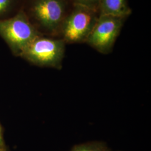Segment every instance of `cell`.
<instances>
[{"instance_id": "10", "label": "cell", "mask_w": 151, "mask_h": 151, "mask_svg": "<svg viewBox=\"0 0 151 151\" xmlns=\"http://www.w3.org/2000/svg\"><path fill=\"white\" fill-rule=\"evenodd\" d=\"M4 133H3V128L2 125L0 124V147L4 148L6 147L4 139Z\"/></svg>"}, {"instance_id": "11", "label": "cell", "mask_w": 151, "mask_h": 151, "mask_svg": "<svg viewBox=\"0 0 151 151\" xmlns=\"http://www.w3.org/2000/svg\"><path fill=\"white\" fill-rule=\"evenodd\" d=\"M0 151H8L6 147H4V148H1L0 147Z\"/></svg>"}, {"instance_id": "9", "label": "cell", "mask_w": 151, "mask_h": 151, "mask_svg": "<svg viewBox=\"0 0 151 151\" xmlns=\"http://www.w3.org/2000/svg\"><path fill=\"white\" fill-rule=\"evenodd\" d=\"M72 4L84 6L99 11V0H70Z\"/></svg>"}, {"instance_id": "7", "label": "cell", "mask_w": 151, "mask_h": 151, "mask_svg": "<svg viewBox=\"0 0 151 151\" xmlns=\"http://www.w3.org/2000/svg\"><path fill=\"white\" fill-rule=\"evenodd\" d=\"M24 0H0V20L14 16L22 7Z\"/></svg>"}, {"instance_id": "6", "label": "cell", "mask_w": 151, "mask_h": 151, "mask_svg": "<svg viewBox=\"0 0 151 151\" xmlns=\"http://www.w3.org/2000/svg\"><path fill=\"white\" fill-rule=\"evenodd\" d=\"M100 15L128 17L132 10L128 0H99Z\"/></svg>"}, {"instance_id": "3", "label": "cell", "mask_w": 151, "mask_h": 151, "mask_svg": "<svg viewBox=\"0 0 151 151\" xmlns=\"http://www.w3.org/2000/svg\"><path fill=\"white\" fill-rule=\"evenodd\" d=\"M99 16L97 10L72 4L62 24L59 38L66 44L86 43Z\"/></svg>"}, {"instance_id": "1", "label": "cell", "mask_w": 151, "mask_h": 151, "mask_svg": "<svg viewBox=\"0 0 151 151\" xmlns=\"http://www.w3.org/2000/svg\"><path fill=\"white\" fill-rule=\"evenodd\" d=\"M72 5L70 0H24L22 9L41 35L59 38Z\"/></svg>"}, {"instance_id": "4", "label": "cell", "mask_w": 151, "mask_h": 151, "mask_svg": "<svg viewBox=\"0 0 151 151\" xmlns=\"http://www.w3.org/2000/svg\"><path fill=\"white\" fill-rule=\"evenodd\" d=\"M40 35L22 9L14 16L0 20V37L16 57H20L27 46Z\"/></svg>"}, {"instance_id": "8", "label": "cell", "mask_w": 151, "mask_h": 151, "mask_svg": "<svg viewBox=\"0 0 151 151\" xmlns=\"http://www.w3.org/2000/svg\"><path fill=\"white\" fill-rule=\"evenodd\" d=\"M70 151H109V150L104 142H91L74 146Z\"/></svg>"}, {"instance_id": "2", "label": "cell", "mask_w": 151, "mask_h": 151, "mask_svg": "<svg viewBox=\"0 0 151 151\" xmlns=\"http://www.w3.org/2000/svg\"><path fill=\"white\" fill-rule=\"evenodd\" d=\"M65 44L61 38L40 35L27 46L20 57L38 67L60 70Z\"/></svg>"}, {"instance_id": "5", "label": "cell", "mask_w": 151, "mask_h": 151, "mask_svg": "<svg viewBox=\"0 0 151 151\" xmlns=\"http://www.w3.org/2000/svg\"><path fill=\"white\" fill-rule=\"evenodd\" d=\"M127 17L100 15L86 43L101 54H109Z\"/></svg>"}]
</instances>
